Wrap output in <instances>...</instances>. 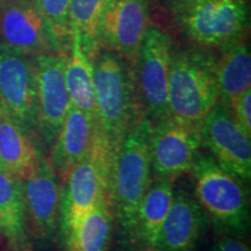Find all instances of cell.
<instances>
[{
    "instance_id": "1",
    "label": "cell",
    "mask_w": 251,
    "mask_h": 251,
    "mask_svg": "<svg viewBox=\"0 0 251 251\" xmlns=\"http://www.w3.org/2000/svg\"><path fill=\"white\" fill-rule=\"evenodd\" d=\"M93 93L96 131L112 165L122 141L143 112L134 65L112 50L100 49L93 61Z\"/></svg>"
},
{
    "instance_id": "2",
    "label": "cell",
    "mask_w": 251,
    "mask_h": 251,
    "mask_svg": "<svg viewBox=\"0 0 251 251\" xmlns=\"http://www.w3.org/2000/svg\"><path fill=\"white\" fill-rule=\"evenodd\" d=\"M151 129L152 122L143 111L122 141L109 170L108 200L126 244L129 243L140 205L152 183Z\"/></svg>"
},
{
    "instance_id": "3",
    "label": "cell",
    "mask_w": 251,
    "mask_h": 251,
    "mask_svg": "<svg viewBox=\"0 0 251 251\" xmlns=\"http://www.w3.org/2000/svg\"><path fill=\"white\" fill-rule=\"evenodd\" d=\"M190 174L194 197L216 235L246 237L251 221L247 184L226 171L209 152H198Z\"/></svg>"
},
{
    "instance_id": "4",
    "label": "cell",
    "mask_w": 251,
    "mask_h": 251,
    "mask_svg": "<svg viewBox=\"0 0 251 251\" xmlns=\"http://www.w3.org/2000/svg\"><path fill=\"white\" fill-rule=\"evenodd\" d=\"M216 58L208 48L199 46L172 52L168 80L171 118L187 125L201 126L220 98Z\"/></svg>"
},
{
    "instance_id": "5",
    "label": "cell",
    "mask_w": 251,
    "mask_h": 251,
    "mask_svg": "<svg viewBox=\"0 0 251 251\" xmlns=\"http://www.w3.org/2000/svg\"><path fill=\"white\" fill-rule=\"evenodd\" d=\"M171 13L188 39L208 49L246 39L250 27L249 0H196Z\"/></svg>"
},
{
    "instance_id": "6",
    "label": "cell",
    "mask_w": 251,
    "mask_h": 251,
    "mask_svg": "<svg viewBox=\"0 0 251 251\" xmlns=\"http://www.w3.org/2000/svg\"><path fill=\"white\" fill-rule=\"evenodd\" d=\"M111 161L96 131L93 148L62 181L57 243L61 244L79 227L94 205L107 193Z\"/></svg>"
},
{
    "instance_id": "7",
    "label": "cell",
    "mask_w": 251,
    "mask_h": 251,
    "mask_svg": "<svg viewBox=\"0 0 251 251\" xmlns=\"http://www.w3.org/2000/svg\"><path fill=\"white\" fill-rule=\"evenodd\" d=\"M172 52L171 36L150 24L141 41L134 71L140 103L151 122L170 115L168 80Z\"/></svg>"
},
{
    "instance_id": "8",
    "label": "cell",
    "mask_w": 251,
    "mask_h": 251,
    "mask_svg": "<svg viewBox=\"0 0 251 251\" xmlns=\"http://www.w3.org/2000/svg\"><path fill=\"white\" fill-rule=\"evenodd\" d=\"M0 112L20 126L42 150L37 131L36 81L33 57L1 43Z\"/></svg>"
},
{
    "instance_id": "9",
    "label": "cell",
    "mask_w": 251,
    "mask_h": 251,
    "mask_svg": "<svg viewBox=\"0 0 251 251\" xmlns=\"http://www.w3.org/2000/svg\"><path fill=\"white\" fill-rule=\"evenodd\" d=\"M202 146L201 126L165 117L152 122L150 136L152 179H171L188 174Z\"/></svg>"
},
{
    "instance_id": "10",
    "label": "cell",
    "mask_w": 251,
    "mask_h": 251,
    "mask_svg": "<svg viewBox=\"0 0 251 251\" xmlns=\"http://www.w3.org/2000/svg\"><path fill=\"white\" fill-rule=\"evenodd\" d=\"M36 81L37 131L46 156L51 149L70 106L65 85V57L55 52L33 56Z\"/></svg>"
},
{
    "instance_id": "11",
    "label": "cell",
    "mask_w": 251,
    "mask_h": 251,
    "mask_svg": "<svg viewBox=\"0 0 251 251\" xmlns=\"http://www.w3.org/2000/svg\"><path fill=\"white\" fill-rule=\"evenodd\" d=\"M202 144L226 171L247 185L251 179V141L235 120L230 108L218 103L201 124Z\"/></svg>"
},
{
    "instance_id": "12",
    "label": "cell",
    "mask_w": 251,
    "mask_h": 251,
    "mask_svg": "<svg viewBox=\"0 0 251 251\" xmlns=\"http://www.w3.org/2000/svg\"><path fill=\"white\" fill-rule=\"evenodd\" d=\"M23 183L33 241L41 244L57 243L62 180L48 156L41 157Z\"/></svg>"
},
{
    "instance_id": "13",
    "label": "cell",
    "mask_w": 251,
    "mask_h": 251,
    "mask_svg": "<svg viewBox=\"0 0 251 251\" xmlns=\"http://www.w3.org/2000/svg\"><path fill=\"white\" fill-rule=\"evenodd\" d=\"M149 17L150 0H107L98 28L100 49L112 50L134 65Z\"/></svg>"
},
{
    "instance_id": "14",
    "label": "cell",
    "mask_w": 251,
    "mask_h": 251,
    "mask_svg": "<svg viewBox=\"0 0 251 251\" xmlns=\"http://www.w3.org/2000/svg\"><path fill=\"white\" fill-rule=\"evenodd\" d=\"M0 43L31 57L57 54L35 0H12L0 7Z\"/></svg>"
},
{
    "instance_id": "15",
    "label": "cell",
    "mask_w": 251,
    "mask_h": 251,
    "mask_svg": "<svg viewBox=\"0 0 251 251\" xmlns=\"http://www.w3.org/2000/svg\"><path fill=\"white\" fill-rule=\"evenodd\" d=\"M209 222L194 194L174 187L157 251H196Z\"/></svg>"
},
{
    "instance_id": "16",
    "label": "cell",
    "mask_w": 251,
    "mask_h": 251,
    "mask_svg": "<svg viewBox=\"0 0 251 251\" xmlns=\"http://www.w3.org/2000/svg\"><path fill=\"white\" fill-rule=\"evenodd\" d=\"M96 139V121L90 113L70 103L48 158L62 181L91 152Z\"/></svg>"
},
{
    "instance_id": "17",
    "label": "cell",
    "mask_w": 251,
    "mask_h": 251,
    "mask_svg": "<svg viewBox=\"0 0 251 251\" xmlns=\"http://www.w3.org/2000/svg\"><path fill=\"white\" fill-rule=\"evenodd\" d=\"M0 237L8 251H34L23 179L0 170Z\"/></svg>"
},
{
    "instance_id": "18",
    "label": "cell",
    "mask_w": 251,
    "mask_h": 251,
    "mask_svg": "<svg viewBox=\"0 0 251 251\" xmlns=\"http://www.w3.org/2000/svg\"><path fill=\"white\" fill-rule=\"evenodd\" d=\"M174 180L152 179L147 191L131 234L129 246L137 251H157L163 224L170 208Z\"/></svg>"
},
{
    "instance_id": "19",
    "label": "cell",
    "mask_w": 251,
    "mask_h": 251,
    "mask_svg": "<svg viewBox=\"0 0 251 251\" xmlns=\"http://www.w3.org/2000/svg\"><path fill=\"white\" fill-rule=\"evenodd\" d=\"M43 155L35 141L0 112V170L25 179Z\"/></svg>"
},
{
    "instance_id": "20",
    "label": "cell",
    "mask_w": 251,
    "mask_h": 251,
    "mask_svg": "<svg viewBox=\"0 0 251 251\" xmlns=\"http://www.w3.org/2000/svg\"><path fill=\"white\" fill-rule=\"evenodd\" d=\"M216 58L219 101L227 105L251 89V55L247 39L224 47Z\"/></svg>"
},
{
    "instance_id": "21",
    "label": "cell",
    "mask_w": 251,
    "mask_h": 251,
    "mask_svg": "<svg viewBox=\"0 0 251 251\" xmlns=\"http://www.w3.org/2000/svg\"><path fill=\"white\" fill-rule=\"evenodd\" d=\"M114 226L112 207L106 193L84 218L76 231L59 247L62 251H108Z\"/></svg>"
},
{
    "instance_id": "22",
    "label": "cell",
    "mask_w": 251,
    "mask_h": 251,
    "mask_svg": "<svg viewBox=\"0 0 251 251\" xmlns=\"http://www.w3.org/2000/svg\"><path fill=\"white\" fill-rule=\"evenodd\" d=\"M64 79L71 105L94 117L93 62L84 52L77 31H71L70 48L65 57Z\"/></svg>"
},
{
    "instance_id": "23",
    "label": "cell",
    "mask_w": 251,
    "mask_h": 251,
    "mask_svg": "<svg viewBox=\"0 0 251 251\" xmlns=\"http://www.w3.org/2000/svg\"><path fill=\"white\" fill-rule=\"evenodd\" d=\"M107 0H70L69 23L70 30L80 35L84 52L94 61L100 47L98 28Z\"/></svg>"
},
{
    "instance_id": "24",
    "label": "cell",
    "mask_w": 251,
    "mask_h": 251,
    "mask_svg": "<svg viewBox=\"0 0 251 251\" xmlns=\"http://www.w3.org/2000/svg\"><path fill=\"white\" fill-rule=\"evenodd\" d=\"M35 2L49 28L56 51L67 57L71 42L69 23L70 0H35Z\"/></svg>"
},
{
    "instance_id": "25",
    "label": "cell",
    "mask_w": 251,
    "mask_h": 251,
    "mask_svg": "<svg viewBox=\"0 0 251 251\" xmlns=\"http://www.w3.org/2000/svg\"><path fill=\"white\" fill-rule=\"evenodd\" d=\"M229 108L238 126L251 137V89L231 102Z\"/></svg>"
},
{
    "instance_id": "26",
    "label": "cell",
    "mask_w": 251,
    "mask_h": 251,
    "mask_svg": "<svg viewBox=\"0 0 251 251\" xmlns=\"http://www.w3.org/2000/svg\"><path fill=\"white\" fill-rule=\"evenodd\" d=\"M212 251H250V248L241 237L216 235Z\"/></svg>"
},
{
    "instance_id": "27",
    "label": "cell",
    "mask_w": 251,
    "mask_h": 251,
    "mask_svg": "<svg viewBox=\"0 0 251 251\" xmlns=\"http://www.w3.org/2000/svg\"><path fill=\"white\" fill-rule=\"evenodd\" d=\"M165 4L168 5V7L170 11H175L176 8L180 7V6H184L188 4V2H192V1H196V0H164Z\"/></svg>"
},
{
    "instance_id": "28",
    "label": "cell",
    "mask_w": 251,
    "mask_h": 251,
    "mask_svg": "<svg viewBox=\"0 0 251 251\" xmlns=\"http://www.w3.org/2000/svg\"><path fill=\"white\" fill-rule=\"evenodd\" d=\"M9 1H12V0H0V7H1V6L6 5V4H7V2H9Z\"/></svg>"
}]
</instances>
